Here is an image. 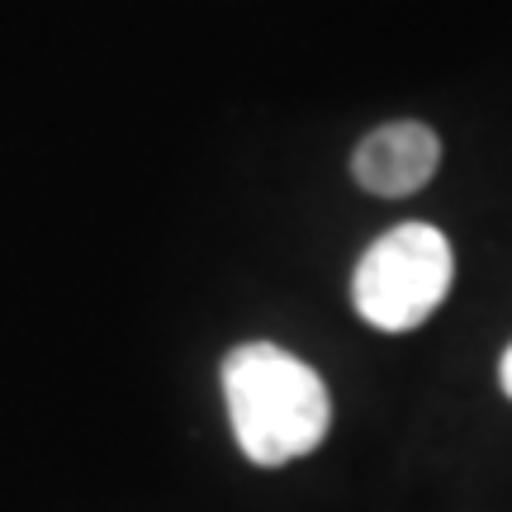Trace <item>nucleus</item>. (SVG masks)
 I'll return each mask as SVG.
<instances>
[{
    "label": "nucleus",
    "mask_w": 512,
    "mask_h": 512,
    "mask_svg": "<svg viewBox=\"0 0 512 512\" xmlns=\"http://www.w3.org/2000/svg\"><path fill=\"white\" fill-rule=\"evenodd\" d=\"M223 399L252 465H290L328 437L332 403L323 375L271 342H247L223 361Z\"/></svg>",
    "instance_id": "nucleus-1"
},
{
    "label": "nucleus",
    "mask_w": 512,
    "mask_h": 512,
    "mask_svg": "<svg viewBox=\"0 0 512 512\" xmlns=\"http://www.w3.org/2000/svg\"><path fill=\"white\" fill-rule=\"evenodd\" d=\"M456 275L451 242L432 223H399L366 247L351 275L356 313L380 332H408L427 323Z\"/></svg>",
    "instance_id": "nucleus-2"
},
{
    "label": "nucleus",
    "mask_w": 512,
    "mask_h": 512,
    "mask_svg": "<svg viewBox=\"0 0 512 512\" xmlns=\"http://www.w3.org/2000/svg\"><path fill=\"white\" fill-rule=\"evenodd\" d=\"M437 162H441L437 133L427 124L403 119V124L375 128L366 143L356 147L351 171H356V181L366 185L370 195L399 200V195H413V190H422V185L432 181Z\"/></svg>",
    "instance_id": "nucleus-3"
},
{
    "label": "nucleus",
    "mask_w": 512,
    "mask_h": 512,
    "mask_svg": "<svg viewBox=\"0 0 512 512\" xmlns=\"http://www.w3.org/2000/svg\"><path fill=\"white\" fill-rule=\"evenodd\" d=\"M498 380H503V394L512 399V347L503 351V366H498Z\"/></svg>",
    "instance_id": "nucleus-4"
}]
</instances>
